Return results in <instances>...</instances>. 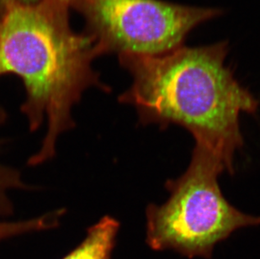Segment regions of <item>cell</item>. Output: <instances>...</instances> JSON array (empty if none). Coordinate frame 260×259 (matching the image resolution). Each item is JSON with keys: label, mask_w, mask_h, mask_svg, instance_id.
<instances>
[{"label": "cell", "mask_w": 260, "mask_h": 259, "mask_svg": "<svg viewBox=\"0 0 260 259\" xmlns=\"http://www.w3.org/2000/svg\"><path fill=\"white\" fill-rule=\"evenodd\" d=\"M6 118L5 110L0 106V125L5 123ZM26 188L27 185L22 181L20 172L0 163V216H8L13 213V204L9 196L10 191Z\"/></svg>", "instance_id": "cell-6"}, {"label": "cell", "mask_w": 260, "mask_h": 259, "mask_svg": "<svg viewBox=\"0 0 260 259\" xmlns=\"http://www.w3.org/2000/svg\"><path fill=\"white\" fill-rule=\"evenodd\" d=\"M120 223L106 215L88 230L79 247L63 259H111Z\"/></svg>", "instance_id": "cell-5"}, {"label": "cell", "mask_w": 260, "mask_h": 259, "mask_svg": "<svg viewBox=\"0 0 260 259\" xmlns=\"http://www.w3.org/2000/svg\"><path fill=\"white\" fill-rule=\"evenodd\" d=\"M68 5L10 0L0 17V77L11 74L22 79L26 99L21 112L30 132L47 120V133L29 166L54 157L58 137L75 125L72 110L87 88L109 91L91 69L93 56L101 53L95 40L70 29Z\"/></svg>", "instance_id": "cell-2"}, {"label": "cell", "mask_w": 260, "mask_h": 259, "mask_svg": "<svg viewBox=\"0 0 260 259\" xmlns=\"http://www.w3.org/2000/svg\"><path fill=\"white\" fill-rule=\"evenodd\" d=\"M223 172V165L213 156L193 150L186 171L166 183L168 201L147 206L148 247L189 259H211L216 245L236 231L259 225L260 216L242 212L224 197L218 183Z\"/></svg>", "instance_id": "cell-3"}, {"label": "cell", "mask_w": 260, "mask_h": 259, "mask_svg": "<svg viewBox=\"0 0 260 259\" xmlns=\"http://www.w3.org/2000/svg\"><path fill=\"white\" fill-rule=\"evenodd\" d=\"M229 43L182 45L157 55L128 54L120 62L133 83L119 96L133 105L141 124L178 125L190 132L194 149L213 156L233 174L235 153L243 145L239 117L253 114L258 102L225 65Z\"/></svg>", "instance_id": "cell-1"}, {"label": "cell", "mask_w": 260, "mask_h": 259, "mask_svg": "<svg viewBox=\"0 0 260 259\" xmlns=\"http://www.w3.org/2000/svg\"><path fill=\"white\" fill-rule=\"evenodd\" d=\"M57 225V217L52 212L26 220L0 221V241L18 235L52 229Z\"/></svg>", "instance_id": "cell-7"}, {"label": "cell", "mask_w": 260, "mask_h": 259, "mask_svg": "<svg viewBox=\"0 0 260 259\" xmlns=\"http://www.w3.org/2000/svg\"><path fill=\"white\" fill-rule=\"evenodd\" d=\"M15 1H19V2H23V3H35L37 2V1H41V0H15ZM62 1H65V2L70 3L73 0H62Z\"/></svg>", "instance_id": "cell-8"}, {"label": "cell", "mask_w": 260, "mask_h": 259, "mask_svg": "<svg viewBox=\"0 0 260 259\" xmlns=\"http://www.w3.org/2000/svg\"><path fill=\"white\" fill-rule=\"evenodd\" d=\"M86 13L99 51L119 56L157 55L183 45L194 27L222 14L161 0H77Z\"/></svg>", "instance_id": "cell-4"}]
</instances>
